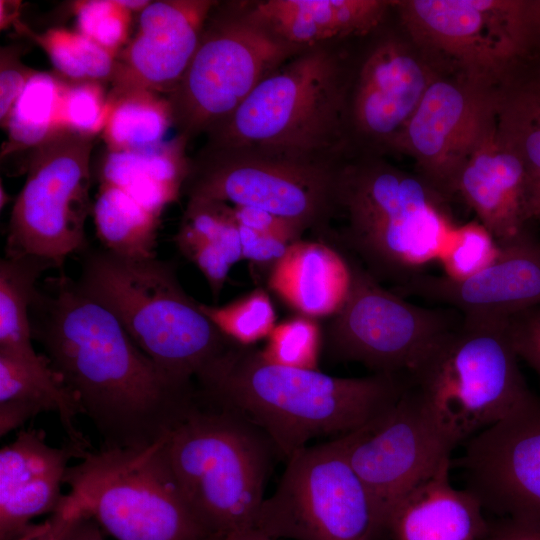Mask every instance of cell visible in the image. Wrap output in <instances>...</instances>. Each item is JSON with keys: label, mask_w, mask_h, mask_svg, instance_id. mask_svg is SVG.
<instances>
[{"label": "cell", "mask_w": 540, "mask_h": 540, "mask_svg": "<svg viewBox=\"0 0 540 540\" xmlns=\"http://www.w3.org/2000/svg\"><path fill=\"white\" fill-rule=\"evenodd\" d=\"M33 340L77 398L105 448L161 439L196 398L132 340L119 320L63 273L38 283L29 310Z\"/></svg>", "instance_id": "1"}, {"label": "cell", "mask_w": 540, "mask_h": 540, "mask_svg": "<svg viewBox=\"0 0 540 540\" xmlns=\"http://www.w3.org/2000/svg\"><path fill=\"white\" fill-rule=\"evenodd\" d=\"M201 399L230 409L260 429L287 460L320 436L347 434L377 419L402 396L403 374L335 377L266 361L234 344L196 380Z\"/></svg>", "instance_id": "2"}, {"label": "cell", "mask_w": 540, "mask_h": 540, "mask_svg": "<svg viewBox=\"0 0 540 540\" xmlns=\"http://www.w3.org/2000/svg\"><path fill=\"white\" fill-rule=\"evenodd\" d=\"M335 44L306 48L272 72L207 134L202 150L342 162L351 153L348 98L353 71Z\"/></svg>", "instance_id": "3"}, {"label": "cell", "mask_w": 540, "mask_h": 540, "mask_svg": "<svg viewBox=\"0 0 540 540\" xmlns=\"http://www.w3.org/2000/svg\"><path fill=\"white\" fill-rule=\"evenodd\" d=\"M448 204L418 173L380 155L355 154L344 159L337 180L336 214L344 223L319 239L350 253L394 289L439 260L456 227Z\"/></svg>", "instance_id": "4"}, {"label": "cell", "mask_w": 540, "mask_h": 540, "mask_svg": "<svg viewBox=\"0 0 540 540\" xmlns=\"http://www.w3.org/2000/svg\"><path fill=\"white\" fill-rule=\"evenodd\" d=\"M76 282L119 320L154 363L181 384H196L236 344L184 291L174 265L156 256L129 257L88 247L82 252Z\"/></svg>", "instance_id": "5"}, {"label": "cell", "mask_w": 540, "mask_h": 540, "mask_svg": "<svg viewBox=\"0 0 540 540\" xmlns=\"http://www.w3.org/2000/svg\"><path fill=\"white\" fill-rule=\"evenodd\" d=\"M162 445L184 498L208 536L254 526L276 453L260 429L196 394Z\"/></svg>", "instance_id": "6"}, {"label": "cell", "mask_w": 540, "mask_h": 540, "mask_svg": "<svg viewBox=\"0 0 540 540\" xmlns=\"http://www.w3.org/2000/svg\"><path fill=\"white\" fill-rule=\"evenodd\" d=\"M517 359L507 318L463 316L405 376L429 418L456 447L534 395Z\"/></svg>", "instance_id": "7"}, {"label": "cell", "mask_w": 540, "mask_h": 540, "mask_svg": "<svg viewBox=\"0 0 540 540\" xmlns=\"http://www.w3.org/2000/svg\"><path fill=\"white\" fill-rule=\"evenodd\" d=\"M403 32L441 73L500 91L540 38V0H397Z\"/></svg>", "instance_id": "8"}, {"label": "cell", "mask_w": 540, "mask_h": 540, "mask_svg": "<svg viewBox=\"0 0 540 540\" xmlns=\"http://www.w3.org/2000/svg\"><path fill=\"white\" fill-rule=\"evenodd\" d=\"M162 438L139 448L88 450L66 472L69 493L115 540L208 536L172 474Z\"/></svg>", "instance_id": "9"}, {"label": "cell", "mask_w": 540, "mask_h": 540, "mask_svg": "<svg viewBox=\"0 0 540 540\" xmlns=\"http://www.w3.org/2000/svg\"><path fill=\"white\" fill-rule=\"evenodd\" d=\"M304 48L251 21L242 4L218 2L176 88L166 96L179 136L188 142L228 119L259 83Z\"/></svg>", "instance_id": "10"}, {"label": "cell", "mask_w": 540, "mask_h": 540, "mask_svg": "<svg viewBox=\"0 0 540 540\" xmlns=\"http://www.w3.org/2000/svg\"><path fill=\"white\" fill-rule=\"evenodd\" d=\"M347 450L348 433L292 455L253 528L279 540H375L380 523Z\"/></svg>", "instance_id": "11"}, {"label": "cell", "mask_w": 540, "mask_h": 540, "mask_svg": "<svg viewBox=\"0 0 540 540\" xmlns=\"http://www.w3.org/2000/svg\"><path fill=\"white\" fill-rule=\"evenodd\" d=\"M93 142L94 137L61 130L30 151L27 177L11 210L6 257L32 256L62 268L69 255L88 248Z\"/></svg>", "instance_id": "12"}, {"label": "cell", "mask_w": 540, "mask_h": 540, "mask_svg": "<svg viewBox=\"0 0 540 540\" xmlns=\"http://www.w3.org/2000/svg\"><path fill=\"white\" fill-rule=\"evenodd\" d=\"M350 269V286L326 328L327 349L374 373L403 374L462 321L449 307H424L380 284L350 253L337 248Z\"/></svg>", "instance_id": "13"}, {"label": "cell", "mask_w": 540, "mask_h": 540, "mask_svg": "<svg viewBox=\"0 0 540 540\" xmlns=\"http://www.w3.org/2000/svg\"><path fill=\"white\" fill-rule=\"evenodd\" d=\"M342 162L321 164L201 149L191 158L183 193L188 199L260 209L289 221L302 233L312 229L320 235L336 215Z\"/></svg>", "instance_id": "14"}, {"label": "cell", "mask_w": 540, "mask_h": 540, "mask_svg": "<svg viewBox=\"0 0 540 540\" xmlns=\"http://www.w3.org/2000/svg\"><path fill=\"white\" fill-rule=\"evenodd\" d=\"M499 93L439 74L390 152L413 159L416 173L450 200L465 162L496 129Z\"/></svg>", "instance_id": "15"}, {"label": "cell", "mask_w": 540, "mask_h": 540, "mask_svg": "<svg viewBox=\"0 0 540 540\" xmlns=\"http://www.w3.org/2000/svg\"><path fill=\"white\" fill-rule=\"evenodd\" d=\"M456 448L407 387L383 415L348 433V458L365 486L382 532L395 505Z\"/></svg>", "instance_id": "16"}, {"label": "cell", "mask_w": 540, "mask_h": 540, "mask_svg": "<svg viewBox=\"0 0 540 540\" xmlns=\"http://www.w3.org/2000/svg\"><path fill=\"white\" fill-rule=\"evenodd\" d=\"M441 72L403 32L378 39L353 71L348 98L351 151L390 152Z\"/></svg>", "instance_id": "17"}, {"label": "cell", "mask_w": 540, "mask_h": 540, "mask_svg": "<svg viewBox=\"0 0 540 540\" xmlns=\"http://www.w3.org/2000/svg\"><path fill=\"white\" fill-rule=\"evenodd\" d=\"M457 463L483 509L540 524V398L470 438Z\"/></svg>", "instance_id": "18"}, {"label": "cell", "mask_w": 540, "mask_h": 540, "mask_svg": "<svg viewBox=\"0 0 540 540\" xmlns=\"http://www.w3.org/2000/svg\"><path fill=\"white\" fill-rule=\"evenodd\" d=\"M498 245L495 259L469 277L455 280L422 272L390 290L455 309L465 317L508 318L540 305V243L525 229Z\"/></svg>", "instance_id": "19"}, {"label": "cell", "mask_w": 540, "mask_h": 540, "mask_svg": "<svg viewBox=\"0 0 540 540\" xmlns=\"http://www.w3.org/2000/svg\"><path fill=\"white\" fill-rule=\"evenodd\" d=\"M218 1H151L139 14L135 36L117 54L112 89L143 88L170 94L199 45Z\"/></svg>", "instance_id": "20"}, {"label": "cell", "mask_w": 540, "mask_h": 540, "mask_svg": "<svg viewBox=\"0 0 540 540\" xmlns=\"http://www.w3.org/2000/svg\"><path fill=\"white\" fill-rule=\"evenodd\" d=\"M83 451L68 442L51 446L43 430L21 429L0 450V540H16L33 522L51 514L64 494L66 472Z\"/></svg>", "instance_id": "21"}, {"label": "cell", "mask_w": 540, "mask_h": 540, "mask_svg": "<svg viewBox=\"0 0 540 540\" xmlns=\"http://www.w3.org/2000/svg\"><path fill=\"white\" fill-rule=\"evenodd\" d=\"M456 195L497 243L516 237L532 220V180L519 157L498 140L496 129L465 162Z\"/></svg>", "instance_id": "22"}, {"label": "cell", "mask_w": 540, "mask_h": 540, "mask_svg": "<svg viewBox=\"0 0 540 540\" xmlns=\"http://www.w3.org/2000/svg\"><path fill=\"white\" fill-rule=\"evenodd\" d=\"M393 4L389 0H266L242 8L276 38L306 49L374 33Z\"/></svg>", "instance_id": "23"}, {"label": "cell", "mask_w": 540, "mask_h": 540, "mask_svg": "<svg viewBox=\"0 0 540 540\" xmlns=\"http://www.w3.org/2000/svg\"><path fill=\"white\" fill-rule=\"evenodd\" d=\"M451 458L408 492L392 509L385 530L394 540H484L489 525L479 500L449 477Z\"/></svg>", "instance_id": "24"}, {"label": "cell", "mask_w": 540, "mask_h": 540, "mask_svg": "<svg viewBox=\"0 0 540 540\" xmlns=\"http://www.w3.org/2000/svg\"><path fill=\"white\" fill-rule=\"evenodd\" d=\"M46 412L58 416L68 442L83 451L90 450L76 427L82 408L48 358L41 353L24 356L0 351L1 437Z\"/></svg>", "instance_id": "25"}, {"label": "cell", "mask_w": 540, "mask_h": 540, "mask_svg": "<svg viewBox=\"0 0 540 540\" xmlns=\"http://www.w3.org/2000/svg\"><path fill=\"white\" fill-rule=\"evenodd\" d=\"M268 286L301 315L331 317L347 296L350 269L336 247L300 239L269 270Z\"/></svg>", "instance_id": "26"}, {"label": "cell", "mask_w": 540, "mask_h": 540, "mask_svg": "<svg viewBox=\"0 0 540 540\" xmlns=\"http://www.w3.org/2000/svg\"><path fill=\"white\" fill-rule=\"evenodd\" d=\"M188 141L179 135L157 145L133 151L106 150L98 163L100 184L116 186L149 211L161 216L178 200L190 172Z\"/></svg>", "instance_id": "27"}, {"label": "cell", "mask_w": 540, "mask_h": 540, "mask_svg": "<svg viewBox=\"0 0 540 540\" xmlns=\"http://www.w3.org/2000/svg\"><path fill=\"white\" fill-rule=\"evenodd\" d=\"M102 137L109 151H133L163 142L173 126L166 97L143 88L111 89Z\"/></svg>", "instance_id": "28"}, {"label": "cell", "mask_w": 540, "mask_h": 540, "mask_svg": "<svg viewBox=\"0 0 540 540\" xmlns=\"http://www.w3.org/2000/svg\"><path fill=\"white\" fill-rule=\"evenodd\" d=\"M92 215L104 249L129 257H155L160 216L122 189L100 184Z\"/></svg>", "instance_id": "29"}, {"label": "cell", "mask_w": 540, "mask_h": 540, "mask_svg": "<svg viewBox=\"0 0 540 540\" xmlns=\"http://www.w3.org/2000/svg\"><path fill=\"white\" fill-rule=\"evenodd\" d=\"M52 268L32 257H6L0 262V351L33 356L30 305L42 273Z\"/></svg>", "instance_id": "30"}, {"label": "cell", "mask_w": 540, "mask_h": 540, "mask_svg": "<svg viewBox=\"0 0 540 540\" xmlns=\"http://www.w3.org/2000/svg\"><path fill=\"white\" fill-rule=\"evenodd\" d=\"M64 81L51 73L37 71L15 102L4 126L8 141L1 156L27 150L44 143L63 130L60 102Z\"/></svg>", "instance_id": "31"}, {"label": "cell", "mask_w": 540, "mask_h": 540, "mask_svg": "<svg viewBox=\"0 0 540 540\" xmlns=\"http://www.w3.org/2000/svg\"><path fill=\"white\" fill-rule=\"evenodd\" d=\"M496 136L540 180V84L523 75L500 90Z\"/></svg>", "instance_id": "32"}, {"label": "cell", "mask_w": 540, "mask_h": 540, "mask_svg": "<svg viewBox=\"0 0 540 540\" xmlns=\"http://www.w3.org/2000/svg\"><path fill=\"white\" fill-rule=\"evenodd\" d=\"M15 28L44 50L59 76L76 82L111 81L116 55L78 31L50 28L37 34L22 23Z\"/></svg>", "instance_id": "33"}, {"label": "cell", "mask_w": 540, "mask_h": 540, "mask_svg": "<svg viewBox=\"0 0 540 540\" xmlns=\"http://www.w3.org/2000/svg\"><path fill=\"white\" fill-rule=\"evenodd\" d=\"M200 309L225 336L241 346H252L267 338L276 325L273 303L263 288L222 306L200 303Z\"/></svg>", "instance_id": "34"}, {"label": "cell", "mask_w": 540, "mask_h": 540, "mask_svg": "<svg viewBox=\"0 0 540 540\" xmlns=\"http://www.w3.org/2000/svg\"><path fill=\"white\" fill-rule=\"evenodd\" d=\"M322 348V333L317 319L299 314L276 324L260 350L273 364L317 370Z\"/></svg>", "instance_id": "35"}, {"label": "cell", "mask_w": 540, "mask_h": 540, "mask_svg": "<svg viewBox=\"0 0 540 540\" xmlns=\"http://www.w3.org/2000/svg\"><path fill=\"white\" fill-rule=\"evenodd\" d=\"M499 245L478 221L456 226L445 244L439 260L445 276L460 280L489 265L497 256Z\"/></svg>", "instance_id": "36"}, {"label": "cell", "mask_w": 540, "mask_h": 540, "mask_svg": "<svg viewBox=\"0 0 540 540\" xmlns=\"http://www.w3.org/2000/svg\"><path fill=\"white\" fill-rule=\"evenodd\" d=\"M108 113V94L102 82L64 81L60 102L63 130L95 137L103 131Z\"/></svg>", "instance_id": "37"}, {"label": "cell", "mask_w": 540, "mask_h": 540, "mask_svg": "<svg viewBox=\"0 0 540 540\" xmlns=\"http://www.w3.org/2000/svg\"><path fill=\"white\" fill-rule=\"evenodd\" d=\"M76 31L117 54L128 44L132 12L119 0H84L73 4Z\"/></svg>", "instance_id": "38"}, {"label": "cell", "mask_w": 540, "mask_h": 540, "mask_svg": "<svg viewBox=\"0 0 540 540\" xmlns=\"http://www.w3.org/2000/svg\"><path fill=\"white\" fill-rule=\"evenodd\" d=\"M187 259L204 275L217 300L231 267L243 259L236 219L218 238L196 249Z\"/></svg>", "instance_id": "39"}, {"label": "cell", "mask_w": 540, "mask_h": 540, "mask_svg": "<svg viewBox=\"0 0 540 540\" xmlns=\"http://www.w3.org/2000/svg\"><path fill=\"white\" fill-rule=\"evenodd\" d=\"M27 51L23 44H9L0 52V122L4 128L9 114L31 77L37 72L26 66L21 56Z\"/></svg>", "instance_id": "40"}, {"label": "cell", "mask_w": 540, "mask_h": 540, "mask_svg": "<svg viewBox=\"0 0 540 540\" xmlns=\"http://www.w3.org/2000/svg\"><path fill=\"white\" fill-rule=\"evenodd\" d=\"M508 333L518 356L540 377V305L507 318Z\"/></svg>", "instance_id": "41"}, {"label": "cell", "mask_w": 540, "mask_h": 540, "mask_svg": "<svg viewBox=\"0 0 540 540\" xmlns=\"http://www.w3.org/2000/svg\"><path fill=\"white\" fill-rule=\"evenodd\" d=\"M84 514L68 492L47 519L32 523L16 540H63L73 524Z\"/></svg>", "instance_id": "42"}, {"label": "cell", "mask_w": 540, "mask_h": 540, "mask_svg": "<svg viewBox=\"0 0 540 540\" xmlns=\"http://www.w3.org/2000/svg\"><path fill=\"white\" fill-rule=\"evenodd\" d=\"M237 222V221H236ZM238 224V223H237ZM243 259L269 270L292 244L282 238L239 225Z\"/></svg>", "instance_id": "43"}, {"label": "cell", "mask_w": 540, "mask_h": 540, "mask_svg": "<svg viewBox=\"0 0 540 540\" xmlns=\"http://www.w3.org/2000/svg\"><path fill=\"white\" fill-rule=\"evenodd\" d=\"M239 225L255 231L282 238L290 243L301 239L303 233L289 221L260 209L232 206Z\"/></svg>", "instance_id": "44"}, {"label": "cell", "mask_w": 540, "mask_h": 540, "mask_svg": "<svg viewBox=\"0 0 540 540\" xmlns=\"http://www.w3.org/2000/svg\"><path fill=\"white\" fill-rule=\"evenodd\" d=\"M484 540H540V524L503 518L489 526Z\"/></svg>", "instance_id": "45"}, {"label": "cell", "mask_w": 540, "mask_h": 540, "mask_svg": "<svg viewBox=\"0 0 540 540\" xmlns=\"http://www.w3.org/2000/svg\"><path fill=\"white\" fill-rule=\"evenodd\" d=\"M63 540H105L98 523L88 515H82L71 527Z\"/></svg>", "instance_id": "46"}, {"label": "cell", "mask_w": 540, "mask_h": 540, "mask_svg": "<svg viewBox=\"0 0 540 540\" xmlns=\"http://www.w3.org/2000/svg\"><path fill=\"white\" fill-rule=\"evenodd\" d=\"M204 540H279L255 528H245L207 536Z\"/></svg>", "instance_id": "47"}, {"label": "cell", "mask_w": 540, "mask_h": 540, "mask_svg": "<svg viewBox=\"0 0 540 540\" xmlns=\"http://www.w3.org/2000/svg\"><path fill=\"white\" fill-rule=\"evenodd\" d=\"M20 5L19 1H0L1 29H6L11 24L16 26L19 23Z\"/></svg>", "instance_id": "48"}, {"label": "cell", "mask_w": 540, "mask_h": 540, "mask_svg": "<svg viewBox=\"0 0 540 540\" xmlns=\"http://www.w3.org/2000/svg\"><path fill=\"white\" fill-rule=\"evenodd\" d=\"M520 74L540 84V38L527 58Z\"/></svg>", "instance_id": "49"}, {"label": "cell", "mask_w": 540, "mask_h": 540, "mask_svg": "<svg viewBox=\"0 0 540 540\" xmlns=\"http://www.w3.org/2000/svg\"><path fill=\"white\" fill-rule=\"evenodd\" d=\"M532 219L540 223V180L532 181Z\"/></svg>", "instance_id": "50"}, {"label": "cell", "mask_w": 540, "mask_h": 540, "mask_svg": "<svg viewBox=\"0 0 540 540\" xmlns=\"http://www.w3.org/2000/svg\"><path fill=\"white\" fill-rule=\"evenodd\" d=\"M122 6L131 12H141L151 1L147 0H119Z\"/></svg>", "instance_id": "51"}, {"label": "cell", "mask_w": 540, "mask_h": 540, "mask_svg": "<svg viewBox=\"0 0 540 540\" xmlns=\"http://www.w3.org/2000/svg\"><path fill=\"white\" fill-rule=\"evenodd\" d=\"M11 200V197L6 193V191L3 188V185L1 184L0 189V206L3 208L9 201Z\"/></svg>", "instance_id": "52"}]
</instances>
